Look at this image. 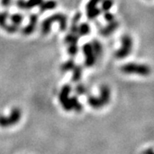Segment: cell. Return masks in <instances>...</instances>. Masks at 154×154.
Segmentation results:
<instances>
[{
  "label": "cell",
  "mask_w": 154,
  "mask_h": 154,
  "mask_svg": "<svg viewBox=\"0 0 154 154\" xmlns=\"http://www.w3.org/2000/svg\"><path fill=\"white\" fill-rule=\"evenodd\" d=\"M121 70L124 74L128 75H139L142 76H146L151 74V68L146 64H139V63H127L121 68Z\"/></svg>",
  "instance_id": "cell-1"
},
{
  "label": "cell",
  "mask_w": 154,
  "mask_h": 154,
  "mask_svg": "<svg viewBox=\"0 0 154 154\" xmlns=\"http://www.w3.org/2000/svg\"><path fill=\"white\" fill-rule=\"evenodd\" d=\"M55 21L60 23V29L62 31H63L66 28V17H64L62 14H56V15H53L52 17H50L49 18H47L46 20H45L44 22H43L42 26H41V30H42V33L43 34H47V33H50L51 23L53 22H55Z\"/></svg>",
  "instance_id": "cell-2"
},
{
  "label": "cell",
  "mask_w": 154,
  "mask_h": 154,
  "mask_svg": "<svg viewBox=\"0 0 154 154\" xmlns=\"http://www.w3.org/2000/svg\"><path fill=\"white\" fill-rule=\"evenodd\" d=\"M133 47V40L129 35H124L122 38V47L116 52V57L118 59H122L129 55Z\"/></svg>",
  "instance_id": "cell-3"
},
{
  "label": "cell",
  "mask_w": 154,
  "mask_h": 154,
  "mask_svg": "<svg viewBox=\"0 0 154 154\" xmlns=\"http://www.w3.org/2000/svg\"><path fill=\"white\" fill-rule=\"evenodd\" d=\"M83 54L85 56V64L88 67L94 66L96 63L97 57L94 54V50L92 48V45L90 43L85 44L82 47Z\"/></svg>",
  "instance_id": "cell-4"
},
{
  "label": "cell",
  "mask_w": 154,
  "mask_h": 154,
  "mask_svg": "<svg viewBox=\"0 0 154 154\" xmlns=\"http://www.w3.org/2000/svg\"><path fill=\"white\" fill-rule=\"evenodd\" d=\"M38 22V17L35 15H32L30 17V22L26 28H23L22 30V33L25 34V35H29L31 33H33V31L35 30L36 28V24Z\"/></svg>",
  "instance_id": "cell-5"
},
{
  "label": "cell",
  "mask_w": 154,
  "mask_h": 154,
  "mask_svg": "<svg viewBox=\"0 0 154 154\" xmlns=\"http://www.w3.org/2000/svg\"><path fill=\"white\" fill-rule=\"evenodd\" d=\"M71 91V88L69 85H64V87L62 88L60 93V100L61 102L65 105L66 107H69V94Z\"/></svg>",
  "instance_id": "cell-6"
},
{
  "label": "cell",
  "mask_w": 154,
  "mask_h": 154,
  "mask_svg": "<svg viewBox=\"0 0 154 154\" xmlns=\"http://www.w3.org/2000/svg\"><path fill=\"white\" fill-rule=\"evenodd\" d=\"M118 27V22H115V21H112L110 22L106 27L101 29L100 33H102L103 35H110V33H112L116 30V28Z\"/></svg>",
  "instance_id": "cell-7"
},
{
  "label": "cell",
  "mask_w": 154,
  "mask_h": 154,
  "mask_svg": "<svg viewBox=\"0 0 154 154\" xmlns=\"http://www.w3.org/2000/svg\"><path fill=\"white\" fill-rule=\"evenodd\" d=\"M91 45H92V48L94 50V52L96 57H100L102 53H103V47H102V45L101 43L98 41V40H94L92 43H91Z\"/></svg>",
  "instance_id": "cell-8"
},
{
  "label": "cell",
  "mask_w": 154,
  "mask_h": 154,
  "mask_svg": "<svg viewBox=\"0 0 154 154\" xmlns=\"http://www.w3.org/2000/svg\"><path fill=\"white\" fill-rule=\"evenodd\" d=\"M40 11H49V10H52L57 6V3L54 0H48V1H45L40 4Z\"/></svg>",
  "instance_id": "cell-9"
},
{
  "label": "cell",
  "mask_w": 154,
  "mask_h": 154,
  "mask_svg": "<svg viewBox=\"0 0 154 154\" xmlns=\"http://www.w3.org/2000/svg\"><path fill=\"white\" fill-rule=\"evenodd\" d=\"M90 33V27L87 23H82V24H78V34L79 36H84V35H88Z\"/></svg>",
  "instance_id": "cell-10"
},
{
  "label": "cell",
  "mask_w": 154,
  "mask_h": 154,
  "mask_svg": "<svg viewBox=\"0 0 154 154\" xmlns=\"http://www.w3.org/2000/svg\"><path fill=\"white\" fill-rule=\"evenodd\" d=\"M73 74H72V80L73 82H78L80 81L82 74V69L80 66H75V68L72 69Z\"/></svg>",
  "instance_id": "cell-11"
},
{
  "label": "cell",
  "mask_w": 154,
  "mask_h": 154,
  "mask_svg": "<svg viewBox=\"0 0 154 154\" xmlns=\"http://www.w3.org/2000/svg\"><path fill=\"white\" fill-rule=\"evenodd\" d=\"M80 38V36L77 34H74V33H69L66 36V38L64 39L65 43L68 45H76L78 42V39Z\"/></svg>",
  "instance_id": "cell-12"
},
{
  "label": "cell",
  "mask_w": 154,
  "mask_h": 154,
  "mask_svg": "<svg viewBox=\"0 0 154 154\" xmlns=\"http://www.w3.org/2000/svg\"><path fill=\"white\" fill-rule=\"evenodd\" d=\"M10 17L11 19V24L13 25H16V26H20V24L22 22V20H23V17L21 14H13L11 15Z\"/></svg>",
  "instance_id": "cell-13"
},
{
  "label": "cell",
  "mask_w": 154,
  "mask_h": 154,
  "mask_svg": "<svg viewBox=\"0 0 154 154\" xmlns=\"http://www.w3.org/2000/svg\"><path fill=\"white\" fill-rule=\"evenodd\" d=\"M75 62L73 60H69L67 61L66 63H64L62 67H61V69L63 72H68V71H71L72 69L75 68Z\"/></svg>",
  "instance_id": "cell-14"
},
{
  "label": "cell",
  "mask_w": 154,
  "mask_h": 154,
  "mask_svg": "<svg viewBox=\"0 0 154 154\" xmlns=\"http://www.w3.org/2000/svg\"><path fill=\"white\" fill-rule=\"evenodd\" d=\"M9 14L8 12H3L0 13V28L5 29L7 26V20L9 18Z\"/></svg>",
  "instance_id": "cell-15"
},
{
  "label": "cell",
  "mask_w": 154,
  "mask_h": 154,
  "mask_svg": "<svg viewBox=\"0 0 154 154\" xmlns=\"http://www.w3.org/2000/svg\"><path fill=\"white\" fill-rule=\"evenodd\" d=\"M87 12H88V17L89 19H94L100 14V10L98 9V8H95V9H93V10L87 11Z\"/></svg>",
  "instance_id": "cell-16"
},
{
  "label": "cell",
  "mask_w": 154,
  "mask_h": 154,
  "mask_svg": "<svg viewBox=\"0 0 154 154\" xmlns=\"http://www.w3.org/2000/svg\"><path fill=\"white\" fill-rule=\"evenodd\" d=\"M43 2V0H28L27 1V9L33 8L35 6L40 5V4Z\"/></svg>",
  "instance_id": "cell-17"
},
{
  "label": "cell",
  "mask_w": 154,
  "mask_h": 154,
  "mask_svg": "<svg viewBox=\"0 0 154 154\" xmlns=\"http://www.w3.org/2000/svg\"><path fill=\"white\" fill-rule=\"evenodd\" d=\"M112 5L113 2L111 0H104L102 3V10H104V11H109Z\"/></svg>",
  "instance_id": "cell-18"
},
{
  "label": "cell",
  "mask_w": 154,
  "mask_h": 154,
  "mask_svg": "<svg viewBox=\"0 0 154 154\" xmlns=\"http://www.w3.org/2000/svg\"><path fill=\"white\" fill-rule=\"evenodd\" d=\"M68 51H69V53L70 55L75 56L77 53V51H78V47H77L76 45H70Z\"/></svg>",
  "instance_id": "cell-19"
},
{
  "label": "cell",
  "mask_w": 154,
  "mask_h": 154,
  "mask_svg": "<svg viewBox=\"0 0 154 154\" xmlns=\"http://www.w3.org/2000/svg\"><path fill=\"white\" fill-rule=\"evenodd\" d=\"M17 5L20 9H25V10H27V1H25V0H18Z\"/></svg>",
  "instance_id": "cell-20"
},
{
  "label": "cell",
  "mask_w": 154,
  "mask_h": 154,
  "mask_svg": "<svg viewBox=\"0 0 154 154\" xmlns=\"http://www.w3.org/2000/svg\"><path fill=\"white\" fill-rule=\"evenodd\" d=\"M105 19L107 22H112V21H114V16L111 13H110V12L106 11V14L105 15Z\"/></svg>",
  "instance_id": "cell-21"
},
{
  "label": "cell",
  "mask_w": 154,
  "mask_h": 154,
  "mask_svg": "<svg viewBox=\"0 0 154 154\" xmlns=\"http://www.w3.org/2000/svg\"><path fill=\"white\" fill-rule=\"evenodd\" d=\"M76 92L77 94H83L86 92V88H85L83 85H78L76 88Z\"/></svg>",
  "instance_id": "cell-22"
},
{
  "label": "cell",
  "mask_w": 154,
  "mask_h": 154,
  "mask_svg": "<svg viewBox=\"0 0 154 154\" xmlns=\"http://www.w3.org/2000/svg\"><path fill=\"white\" fill-rule=\"evenodd\" d=\"M1 3L3 6H9L11 5V0H1Z\"/></svg>",
  "instance_id": "cell-23"
}]
</instances>
